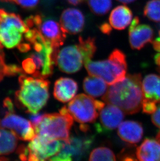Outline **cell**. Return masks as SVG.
Instances as JSON below:
<instances>
[{
  "mask_svg": "<svg viewBox=\"0 0 160 161\" xmlns=\"http://www.w3.org/2000/svg\"><path fill=\"white\" fill-rule=\"evenodd\" d=\"M4 2L16 3L24 8H33L37 6L40 0H2Z\"/></svg>",
  "mask_w": 160,
  "mask_h": 161,
  "instance_id": "4316f807",
  "label": "cell"
},
{
  "mask_svg": "<svg viewBox=\"0 0 160 161\" xmlns=\"http://www.w3.org/2000/svg\"><path fill=\"white\" fill-rule=\"evenodd\" d=\"M17 139L11 131L0 129V155H7L14 152L17 146Z\"/></svg>",
  "mask_w": 160,
  "mask_h": 161,
  "instance_id": "7402d4cb",
  "label": "cell"
},
{
  "mask_svg": "<svg viewBox=\"0 0 160 161\" xmlns=\"http://www.w3.org/2000/svg\"><path fill=\"white\" fill-rule=\"evenodd\" d=\"M100 31L103 34L109 35L112 31V27L110 24L107 23H103L99 27Z\"/></svg>",
  "mask_w": 160,
  "mask_h": 161,
  "instance_id": "d6a6232c",
  "label": "cell"
},
{
  "mask_svg": "<svg viewBox=\"0 0 160 161\" xmlns=\"http://www.w3.org/2000/svg\"><path fill=\"white\" fill-rule=\"evenodd\" d=\"M8 65L5 62V55L3 50V46L0 42V82L5 76H7Z\"/></svg>",
  "mask_w": 160,
  "mask_h": 161,
  "instance_id": "f1b7e54d",
  "label": "cell"
},
{
  "mask_svg": "<svg viewBox=\"0 0 160 161\" xmlns=\"http://www.w3.org/2000/svg\"><path fill=\"white\" fill-rule=\"evenodd\" d=\"M18 27L7 18L0 19V42L7 49H12L20 43L23 36Z\"/></svg>",
  "mask_w": 160,
  "mask_h": 161,
  "instance_id": "5bb4252c",
  "label": "cell"
},
{
  "mask_svg": "<svg viewBox=\"0 0 160 161\" xmlns=\"http://www.w3.org/2000/svg\"><path fill=\"white\" fill-rule=\"evenodd\" d=\"M85 67L90 76L103 79L108 85L123 80L126 76L127 62L122 51L115 49L108 58L101 61H88Z\"/></svg>",
  "mask_w": 160,
  "mask_h": 161,
  "instance_id": "277c9868",
  "label": "cell"
},
{
  "mask_svg": "<svg viewBox=\"0 0 160 161\" xmlns=\"http://www.w3.org/2000/svg\"><path fill=\"white\" fill-rule=\"evenodd\" d=\"M31 44L34 51L23 61L22 69L24 73L34 77L46 79L53 74L57 52L41 34H39Z\"/></svg>",
  "mask_w": 160,
  "mask_h": 161,
  "instance_id": "7a4b0ae2",
  "label": "cell"
},
{
  "mask_svg": "<svg viewBox=\"0 0 160 161\" xmlns=\"http://www.w3.org/2000/svg\"><path fill=\"white\" fill-rule=\"evenodd\" d=\"M151 120L155 126L160 128V103L157 106L156 112L152 114Z\"/></svg>",
  "mask_w": 160,
  "mask_h": 161,
  "instance_id": "f546056e",
  "label": "cell"
},
{
  "mask_svg": "<svg viewBox=\"0 0 160 161\" xmlns=\"http://www.w3.org/2000/svg\"><path fill=\"white\" fill-rule=\"evenodd\" d=\"M78 90L77 82L73 79L61 77L55 83L54 96L57 100L66 103L72 100Z\"/></svg>",
  "mask_w": 160,
  "mask_h": 161,
  "instance_id": "9a60e30c",
  "label": "cell"
},
{
  "mask_svg": "<svg viewBox=\"0 0 160 161\" xmlns=\"http://www.w3.org/2000/svg\"><path fill=\"white\" fill-rule=\"evenodd\" d=\"M118 134L123 141L130 144H136L141 140L144 129L139 122L127 120L122 122L119 125Z\"/></svg>",
  "mask_w": 160,
  "mask_h": 161,
  "instance_id": "2e32d148",
  "label": "cell"
},
{
  "mask_svg": "<svg viewBox=\"0 0 160 161\" xmlns=\"http://www.w3.org/2000/svg\"><path fill=\"white\" fill-rule=\"evenodd\" d=\"M142 85L145 99L160 103V76L156 74L147 75L142 81Z\"/></svg>",
  "mask_w": 160,
  "mask_h": 161,
  "instance_id": "ffe728a7",
  "label": "cell"
},
{
  "mask_svg": "<svg viewBox=\"0 0 160 161\" xmlns=\"http://www.w3.org/2000/svg\"><path fill=\"white\" fill-rule=\"evenodd\" d=\"M153 47L154 50L160 53V37L156 38L154 41H152Z\"/></svg>",
  "mask_w": 160,
  "mask_h": 161,
  "instance_id": "d590c367",
  "label": "cell"
},
{
  "mask_svg": "<svg viewBox=\"0 0 160 161\" xmlns=\"http://www.w3.org/2000/svg\"><path fill=\"white\" fill-rule=\"evenodd\" d=\"M141 80L140 74L127 75L123 80L110 85L102 99L125 114H135L142 108L145 98Z\"/></svg>",
  "mask_w": 160,
  "mask_h": 161,
  "instance_id": "6da1fadb",
  "label": "cell"
},
{
  "mask_svg": "<svg viewBox=\"0 0 160 161\" xmlns=\"http://www.w3.org/2000/svg\"><path fill=\"white\" fill-rule=\"evenodd\" d=\"M154 59L156 65L160 67V52L154 56Z\"/></svg>",
  "mask_w": 160,
  "mask_h": 161,
  "instance_id": "74e56055",
  "label": "cell"
},
{
  "mask_svg": "<svg viewBox=\"0 0 160 161\" xmlns=\"http://www.w3.org/2000/svg\"><path fill=\"white\" fill-rule=\"evenodd\" d=\"M19 89L16 93L17 99L28 112L37 114L48 101L50 81L24 74L19 76Z\"/></svg>",
  "mask_w": 160,
  "mask_h": 161,
  "instance_id": "3957f363",
  "label": "cell"
},
{
  "mask_svg": "<svg viewBox=\"0 0 160 161\" xmlns=\"http://www.w3.org/2000/svg\"><path fill=\"white\" fill-rule=\"evenodd\" d=\"M0 1H1L2 0H0Z\"/></svg>",
  "mask_w": 160,
  "mask_h": 161,
  "instance_id": "b9f144b4",
  "label": "cell"
},
{
  "mask_svg": "<svg viewBox=\"0 0 160 161\" xmlns=\"http://www.w3.org/2000/svg\"><path fill=\"white\" fill-rule=\"evenodd\" d=\"M89 161H116V160L115 154L111 149L105 147H100L92 151Z\"/></svg>",
  "mask_w": 160,
  "mask_h": 161,
  "instance_id": "d4e9b609",
  "label": "cell"
},
{
  "mask_svg": "<svg viewBox=\"0 0 160 161\" xmlns=\"http://www.w3.org/2000/svg\"><path fill=\"white\" fill-rule=\"evenodd\" d=\"M17 47H18V50L20 52H23V53H26V52L29 51L31 49L30 44H29V43H20V44H18Z\"/></svg>",
  "mask_w": 160,
  "mask_h": 161,
  "instance_id": "836d02e7",
  "label": "cell"
},
{
  "mask_svg": "<svg viewBox=\"0 0 160 161\" xmlns=\"http://www.w3.org/2000/svg\"><path fill=\"white\" fill-rule=\"evenodd\" d=\"M138 160L134 155L129 154L122 155L120 158V161H138Z\"/></svg>",
  "mask_w": 160,
  "mask_h": 161,
  "instance_id": "e575fe53",
  "label": "cell"
},
{
  "mask_svg": "<svg viewBox=\"0 0 160 161\" xmlns=\"http://www.w3.org/2000/svg\"><path fill=\"white\" fill-rule=\"evenodd\" d=\"M73 119L66 107L59 113L44 114L39 124L35 127L37 135L51 140H62L69 142L70 132Z\"/></svg>",
  "mask_w": 160,
  "mask_h": 161,
  "instance_id": "5b68a950",
  "label": "cell"
},
{
  "mask_svg": "<svg viewBox=\"0 0 160 161\" xmlns=\"http://www.w3.org/2000/svg\"><path fill=\"white\" fill-rule=\"evenodd\" d=\"M139 161H160V142L154 139L146 138L136 150Z\"/></svg>",
  "mask_w": 160,
  "mask_h": 161,
  "instance_id": "e0dca14e",
  "label": "cell"
},
{
  "mask_svg": "<svg viewBox=\"0 0 160 161\" xmlns=\"http://www.w3.org/2000/svg\"><path fill=\"white\" fill-rule=\"evenodd\" d=\"M24 23L29 29L36 28L43 36L51 43L56 52L64 44L66 34L62 30L61 24L52 18L37 14L27 17L24 20Z\"/></svg>",
  "mask_w": 160,
  "mask_h": 161,
  "instance_id": "52a82bcc",
  "label": "cell"
},
{
  "mask_svg": "<svg viewBox=\"0 0 160 161\" xmlns=\"http://www.w3.org/2000/svg\"><path fill=\"white\" fill-rule=\"evenodd\" d=\"M0 129L11 131L17 138L23 141H31L36 135L31 122L8 109L4 117L0 119Z\"/></svg>",
  "mask_w": 160,
  "mask_h": 161,
  "instance_id": "9c48e42d",
  "label": "cell"
},
{
  "mask_svg": "<svg viewBox=\"0 0 160 161\" xmlns=\"http://www.w3.org/2000/svg\"><path fill=\"white\" fill-rule=\"evenodd\" d=\"M139 23V18L137 16L135 17L128 31L130 46L133 50H141L148 43L152 42L154 36L153 30L149 25Z\"/></svg>",
  "mask_w": 160,
  "mask_h": 161,
  "instance_id": "8fae6325",
  "label": "cell"
},
{
  "mask_svg": "<svg viewBox=\"0 0 160 161\" xmlns=\"http://www.w3.org/2000/svg\"><path fill=\"white\" fill-rule=\"evenodd\" d=\"M157 103L155 101L144 98L142 105L143 112L146 114H153L157 108Z\"/></svg>",
  "mask_w": 160,
  "mask_h": 161,
  "instance_id": "83f0119b",
  "label": "cell"
},
{
  "mask_svg": "<svg viewBox=\"0 0 160 161\" xmlns=\"http://www.w3.org/2000/svg\"><path fill=\"white\" fill-rule=\"evenodd\" d=\"M145 17L154 22L160 21V0H150L145 5Z\"/></svg>",
  "mask_w": 160,
  "mask_h": 161,
  "instance_id": "484cf974",
  "label": "cell"
},
{
  "mask_svg": "<svg viewBox=\"0 0 160 161\" xmlns=\"http://www.w3.org/2000/svg\"><path fill=\"white\" fill-rule=\"evenodd\" d=\"M0 161H9L4 158H0Z\"/></svg>",
  "mask_w": 160,
  "mask_h": 161,
  "instance_id": "ab89813d",
  "label": "cell"
},
{
  "mask_svg": "<svg viewBox=\"0 0 160 161\" xmlns=\"http://www.w3.org/2000/svg\"><path fill=\"white\" fill-rule=\"evenodd\" d=\"M108 85L103 79L94 76L86 77L83 81V89L85 92L93 97L104 95L108 89Z\"/></svg>",
  "mask_w": 160,
  "mask_h": 161,
  "instance_id": "44dd1931",
  "label": "cell"
},
{
  "mask_svg": "<svg viewBox=\"0 0 160 161\" xmlns=\"http://www.w3.org/2000/svg\"><path fill=\"white\" fill-rule=\"evenodd\" d=\"M84 1V0H67L68 3L74 6H77L81 4L82 3H83Z\"/></svg>",
  "mask_w": 160,
  "mask_h": 161,
  "instance_id": "8d00e7d4",
  "label": "cell"
},
{
  "mask_svg": "<svg viewBox=\"0 0 160 161\" xmlns=\"http://www.w3.org/2000/svg\"><path fill=\"white\" fill-rule=\"evenodd\" d=\"M63 144V141L51 140L36 135L24 149L26 161H47L61 151Z\"/></svg>",
  "mask_w": 160,
  "mask_h": 161,
  "instance_id": "ba28073f",
  "label": "cell"
},
{
  "mask_svg": "<svg viewBox=\"0 0 160 161\" xmlns=\"http://www.w3.org/2000/svg\"><path fill=\"white\" fill-rule=\"evenodd\" d=\"M100 125L96 128L100 132L109 131L115 129L121 124L124 118V113L119 108L108 104L104 105L100 112Z\"/></svg>",
  "mask_w": 160,
  "mask_h": 161,
  "instance_id": "4fadbf2b",
  "label": "cell"
},
{
  "mask_svg": "<svg viewBox=\"0 0 160 161\" xmlns=\"http://www.w3.org/2000/svg\"><path fill=\"white\" fill-rule=\"evenodd\" d=\"M91 11L96 15L103 16L112 8V0H87Z\"/></svg>",
  "mask_w": 160,
  "mask_h": 161,
  "instance_id": "cb8c5ba5",
  "label": "cell"
},
{
  "mask_svg": "<svg viewBox=\"0 0 160 161\" xmlns=\"http://www.w3.org/2000/svg\"><path fill=\"white\" fill-rule=\"evenodd\" d=\"M55 63L61 72L77 73L84 64L83 55L77 44L66 46L56 54Z\"/></svg>",
  "mask_w": 160,
  "mask_h": 161,
  "instance_id": "30bf717a",
  "label": "cell"
},
{
  "mask_svg": "<svg viewBox=\"0 0 160 161\" xmlns=\"http://www.w3.org/2000/svg\"><path fill=\"white\" fill-rule=\"evenodd\" d=\"M104 103L91 96L80 94L69 102L67 109L73 119L80 123H93L96 120Z\"/></svg>",
  "mask_w": 160,
  "mask_h": 161,
  "instance_id": "8992f818",
  "label": "cell"
},
{
  "mask_svg": "<svg viewBox=\"0 0 160 161\" xmlns=\"http://www.w3.org/2000/svg\"><path fill=\"white\" fill-rule=\"evenodd\" d=\"M132 18L131 9L125 5H119L111 11L109 17V24L115 29L122 31L130 25Z\"/></svg>",
  "mask_w": 160,
  "mask_h": 161,
  "instance_id": "ac0fdd59",
  "label": "cell"
},
{
  "mask_svg": "<svg viewBox=\"0 0 160 161\" xmlns=\"http://www.w3.org/2000/svg\"><path fill=\"white\" fill-rule=\"evenodd\" d=\"M118 1L121 2V3H123V4H129L133 2H134L135 0H117Z\"/></svg>",
  "mask_w": 160,
  "mask_h": 161,
  "instance_id": "f35d334b",
  "label": "cell"
},
{
  "mask_svg": "<svg viewBox=\"0 0 160 161\" xmlns=\"http://www.w3.org/2000/svg\"><path fill=\"white\" fill-rule=\"evenodd\" d=\"M93 139L92 138L82 139L72 137L70 139L69 142H65L62 149L58 153L68 155H81L88 150L91 146Z\"/></svg>",
  "mask_w": 160,
  "mask_h": 161,
  "instance_id": "d6986e66",
  "label": "cell"
},
{
  "mask_svg": "<svg viewBox=\"0 0 160 161\" xmlns=\"http://www.w3.org/2000/svg\"><path fill=\"white\" fill-rule=\"evenodd\" d=\"M159 36H160V31H159Z\"/></svg>",
  "mask_w": 160,
  "mask_h": 161,
  "instance_id": "60d3db41",
  "label": "cell"
},
{
  "mask_svg": "<svg viewBox=\"0 0 160 161\" xmlns=\"http://www.w3.org/2000/svg\"><path fill=\"white\" fill-rule=\"evenodd\" d=\"M44 114H33V115L31 116L30 120L31 123L33 125L34 128L35 127L39 124L41 122L44 116Z\"/></svg>",
  "mask_w": 160,
  "mask_h": 161,
  "instance_id": "1f68e13d",
  "label": "cell"
},
{
  "mask_svg": "<svg viewBox=\"0 0 160 161\" xmlns=\"http://www.w3.org/2000/svg\"><path fill=\"white\" fill-rule=\"evenodd\" d=\"M77 45L83 55L84 64L91 60L96 52L95 38L89 36L84 39L82 36H79Z\"/></svg>",
  "mask_w": 160,
  "mask_h": 161,
  "instance_id": "603a6c76",
  "label": "cell"
},
{
  "mask_svg": "<svg viewBox=\"0 0 160 161\" xmlns=\"http://www.w3.org/2000/svg\"><path fill=\"white\" fill-rule=\"evenodd\" d=\"M72 157L68 155L58 153L49 159L47 161H72Z\"/></svg>",
  "mask_w": 160,
  "mask_h": 161,
  "instance_id": "4dcf8cb0",
  "label": "cell"
},
{
  "mask_svg": "<svg viewBox=\"0 0 160 161\" xmlns=\"http://www.w3.org/2000/svg\"><path fill=\"white\" fill-rule=\"evenodd\" d=\"M85 17L81 11L68 8L61 14L60 24L66 34L76 35L82 32L85 26Z\"/></svg>",
  "mask_w": 160,
  "mask_h": 161,
  "instance_id": "7c38bea8",
  "label": "cell"
}]
</instances>
